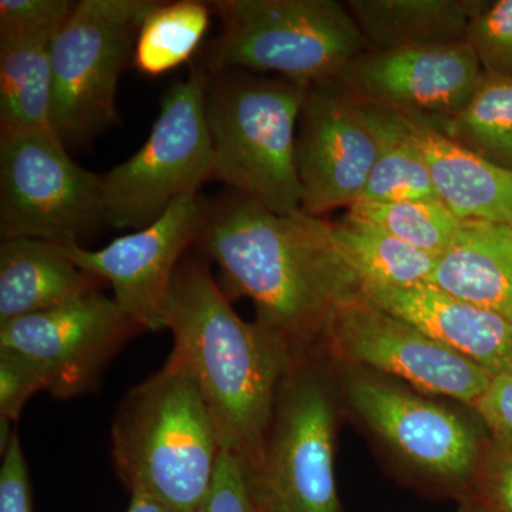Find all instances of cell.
<instances>
[{
	"instance_id": "836d02e7",
	"label": "cell",
	"mask_w": 512,
	"mask_h": 512,
	"mask_svg": "<svg viewBox=\"0 0 512 512\" xmlns=\"http://www.w3.org/2000/svg\"><path fill=\"white\" fill-rule=\"evenodd\" d=\"M127 512H173L164 507L163 504L151 500L146 495L133 494L131 495L130 505H128Z\"/></svg>"
},
{
	"instance_id": "e575fe53",
	"label": "cell",
	"mask_w": 512,
	"mask_h": 512,
	"mask_svg": "<svg viewBox=\"0 0 512 512\" xmlns=\"http://www.w3.org/2000/svg\"><path fill=\"white\" fill-rule=\"evenodd\" d=\"M457 512H501L497 508L491 507L490 504L484 503L480 498L471 497L464 498L460 501V507Z\"/></svg>"
},
{
	"instance_id": "3957f363",
	"label": "cell",
	"mask_w": 512,
	"mask_h": 512,
	"mask_svg": "<svg viewBox=\"0 0 512 512\" xmlns=\"http://www.w3.org/2000/svg\"><path fill=\"white\" fill-rule=\"evenodd\" d=\"M111 460L130 494L197 512L214 478L220 439L190 372L173 356L131 387L111 423Z\"/></svg>"
},
{
	"instance_id": "30bf717a",
	"label": "cell",
	"mask_w": 512,
	"mask_h": 512,
	"mask_svg": "<svg viewBox=\"0 0 512 512\" xmlns=\"http://www.w3.org/2000/svg\"><path fill=\"white\" fill-rule=\"evenodd\" d=\"M107 224L103 175L74 163L55 131L0 134V235L57 244Z\"/></svg>"
},
{
	"instance_id": "484cf974",
	"label": "cell",
	"mask_w": 512,
	"mask_h": 512,
	"mask_svg": "<svg viewBox=\"0 0 512 512\" xmlns=\"http://www.w3.org/2000/svg\"><path fill=\"white\" fill-rule=\"evenodd\" d=\"M346 217L372 225L412 247L439 256L466 222L456 217L439 198L403 201H357Z\"/></svg>"
},
{
	"instance_id": "ac0fdd59",
	"label": "cell",
	"mask_w": 512,
	"mask_h": 512,
	"mask_svg": "<svg viewBox=\"0 0 512 512\" xmlns=\"http://www.w3.org/2000/svg\"><path fill=\"white\" fill-rule=\"evenodd\" d=\"M103 279L74 264L62 244L35 238L0 245V323L101 292Z\"/></svg>"
},
{
	"instance_id": "2e32d148",
	"label": "cell",
	"mask_w": 512,
	"mask_h": 512,
	"mask_svg": "<svg viewBox=\"0 0 512 512\" xmlns=\"http://www.w3.org/2000/svg\"><path fill=\"white\" fill-rule=\"evenodd\" d=\"M362 293L379 308L412 323L491 376L512 373V322L498 313L430 284L410 288L362 284Z\"/></svg>"
},
{
	"instance_id": "f546056e",
	"label": "cell",
	"mask_w": 512,
	"mask_h": 512,
	"mask_svg": "<svg viewBox=\"0 0 512 512\" xmlns=\"http://www.w3.org/2000/svg\"><path fill=\"white\" fill-rule=\"evenodd\" d=\"M197 512H258L244 464L221 450L208 493Z\"/></svg>"
},
{
	"instance_id": "4fadbf2b",
	"label": "cell",
	"mask_w": 512,
	"mask_h": 512,
	"mask_svg": "<svg viewBox=\"0 0 512 512\" xmlns=\"http://www.w3.org/2000/svg\"><path fill=\"white\" fill-rule=\"evenodd\" d=\"M467 40L446 45L367 50L336 77L362 106L424 123L450 119L483 76Z\"/></svg>"
},
{
	"instance_id": "9a60e30c",
	"label": "cell",
	"mask_w": 512,
	"mask_h": 512,
	"mask_svg": "<svg viewBox=\"0 0 512 512\" xmlns=\"http://www.w3.org/2000/svg\"><path fill=\"white\" fill-rule=\"evenodd\" d=\"M205 205L198 194L173 202L153 224L89 251L63 245L74 264L110 284L114 301L144 330L167 329L165 308L175 271L197 242Z\"/></svg>"
},
{
	"instance_id": "7a4b0ae2",
	"label": "cell",
	"mask_w": 512,
	"mask_h": 512,
	"mask_svg": "<svg viewBox=\"0 0 512 512\" xmlns=\"http://www.w3.org/2000/svg\"><path fill=\"white\" fill-rule=\"evenodd\" d=\"M171 356L190 372L210 410L222 450L252 477L264 458L276 392L296 350L278 333L232 309L202 256L185 254L168 293Z\"/></svg>"
},
{
	"instance_id": "cb8c5ba5",
	"label": "cell",
	"mask_w": 512,
	"mask_h": 512,
	"mask_svg": "<svg viewBox=\"0 0 512 512\" xmlns=\"http://www.w3.org/2000/svg\"><path fill=\"white\" fill-rule=\"evenodd\" d=\"M454 143L512 171V77L483 73L466 106L427 123Z\"/></svg>"
},
{
	"instance_id": "1f68e13d",
	"label": "cell",
	"mask_w": 512,
	"mask_h": 512,
	"mask_svg": "<svg viewBox=\"0 0 512 512\" xmlns=\"http://www.w3.org/2000/svg\"><path fill=\"white\" fill-rule=\"evenodd\" d=\"M474 410L488 433L512 439V373L494 376Z\"/></svg>"
},
{
	"instance_id": "ba28073f",
	"label": "cell",
	"mask_w": 512,
	"mask_h": 512,
	"mask_svg": "<svg viewBox=\"0 0 512 512\" xmlns=\"http://www.w3.org/2000/svg\"><path fill=\"white\" fill-rule=\"evenodd\" d=\"M157 0H79L52 53V127L64 146H82L119 121L120 74Z\"/></svg>"
},
{
	"instance_id": "5bb4252c",
	"label": "cell",
	"mask_w": 512,
	"mask_h": 512,
	"mask_svg": "<svg viewBox=\"0 0 512 512\" xmlns=\"http://www.w3.org/2000/svg\"><path fill=\"white\" fill-rule=\"evenodd\" d=\"M377 154L366 110L338 82L306 90L295 141L302 211L322 217L360 200Z\"/></svg>"
},
{
	"instance_id": "7402d4cb",
	"label": "cell",
	"mask_w": 512,
	"mask_h": 512,
	"mask_svg": "<svg viewBox=\"0 0 512 512\" xmlns=\"http://www.w3.org/2000/svg\"><path fill=\"white\" fill-rule=\"evenodd\" d=\"M332 237L362 284L396 288L427 284L437 261L436 255L348 217L332 224Z\"/></svg>"
},
{
	"instance_id": "e0dca14e",
	"label": "cell",
	"mask_w": 512,
	"mask_h": 512,
	"mask_svg": "<svg viewBox=\"0 0 512 512\" xmlns=\"http://www.w3.org/2000/svg\"><path fill=\"white\" fill-rule=\"evenodd\" d=\"M407 130L430 171L436 197L463 222L512 228V171L454 143L424 121Z\"/></svg>"
},
{
	"instance_id": "8fae6325",
	"label": "cell",
	"mask_w": 512,
	"mask_h": 512,
	"mask_svg": "<svg viewBox=\"0 0 512 512\" xmlns=\"http://www.w3.org/2000/svg\"><path fill=\"white\" fill-rule=\"evenodd\" d=\"M319 349L336 365L372 370L473 409L494 377L363 293L335 313Z\"/></svg>"
},
{
	"instance_id": "6da1fadb",
	"label": "cell",
	"mask_w": 512,
	"mask_h": 512,
	"mask_svg": "<svg viewBox=\"0 0 512 512\" xmlns=\"http://www.w3.org/2000/svg\"><path fill=\"white\" fill-rule=\"evenodd\" d=\"M204 205L195 244L220 268L229 301L251 299L255 322L293 348H319L335 313L362 295L332 222L302 210L278 215L234 190Z\"/></svg>"
},
{
	"instance_id": "83f0119b",
	"label": "cell",
	"mask_w": 512,
	"mask_h": 512,
	"mask_svg": "<svg viewBox=\"0 0 512 512\" xmlns=\"http://www.w3.org/2000/svg\"><path fill=\"white\" fill-rule=\"evenodd\" d=\"M46 389L39 363L18 350L0 348V419L18 421L26 403Z\"/></svg>"
},
{
	"instance_id": "8992f818",
	"label": "cell",
	"mask_w": 512,
	"mask_h": 512,
	"mask_svg": "<svg viewBox=\"0 0 512 512\" xmlns=\"http://www.w3.org/2000/svg\"><path fill=\"white\" fill-rule=\"evenodd\" d=\"M221 33L200 63L208 72L247 70L309 89L335 80L369 50L345 2L217 0Z\"/></svg>"
},
{
	"instance_id": "4dcf8cb0",
	"label": "cell",
	"mask_w": 512,
	"mask_h": 512,
	"mask_svg": "<svg viewBox=\"0 0 512 512\" xmlns=\"http://www.w3.org/2000/svg\"><path fill=\"white\" fill-rule=\"evenodd\" d=\"M0 512H33L29 467L18 431L13 433L0 467Z\"/></svg>"
},
{
	"instance_id": "5b68a950",
	"label": "cell",
	"mask_w": 512,
	"mask_h": 512,
	"mask_svg": "<svg viewBox=\"0 0 512 512\" xmlns=\"http://www.w3.org/2000/svg\"><path fill=\"white\" fill-rule=\"evenodd\" d=\"M332 366L343 412L355 417L407 480L440 497L461 501L473 495L488 430L392 377Z\"/></svg>"
},
{
	"instance_id": "7c38bea8",
	"label": "cell",
	"mask_w": 512,
	"mask_h": 512,
	"mask_svg": "<svg viewBox=\"0 0 512 512\" xmlns=\"http://www.w3.org/2000/svg\"><path fill=\"white\" fill-rule=\"evenodd\" d=\"M141 332L114 299L96 292L0 323V348L32 357L45 372L46 392L69 400L96 392L111 360Z\"/></svg>"
},
{
	"instance_id": "d4e9b609",
	"label": "cell",
	"mask_w": 512,
	"mask_h": 512,
	"mask_svg": "<svg viewBox=\"0 0 512 512\" xmlns=\"http://www.w3.org/2000/svg\"><path fill=\"white\" fill-rule=\"evenodd\" d=\"M210 3L156 2L147 13L134 46L133 63L146 76H161L190 62L210 28Z\"/></svg>"
},
{
	"instance_id": "d6986e66",
	"label": "cell",
	"mask_w": 512,
	"mask_h": 512,
	"mask_svg": "<svg viewBox=\"0 0 512 512\" xmlns=\"http://www.w3.org/2000/svg\"><path fill=\"white\" fill-rule=\"evenodd\" d=\"M66 20L0 26V134L55 131L52 53Z\"/></svg>"
},
{
	"instance_id": "ffe728a7",
	"label": "cell",
	"mask_w": 512,
	"mask_h": 512,
	"mask_svg": "<svg viewBox=\"0 0 512 512\" xmlns=\"http://www.w3.org/2000/svg\"><path fill=\"white\" fill-rule=\"evenodd\" d=\"M512 322V237L508 227L466 222L437 256L429 282Z\"/></svg>"
},
{
	"instance_id": "52a82bcc",
	"label": "cell",
	"mask_w": 512,
	"mask_h": 512,
	"mask_svg": "<svg viewBox=\"0 0 512 512\" xmlns=\"http://www.w3.org/2000/svg\"><path fill=\"white\" fill-rule=\"evenodd\" d=\"M342 412L328 357L296 350L276 392L261 467L248 478L256 511L345 512L335 473Z\"/></svg>"
},
{
	"instance_id": "d6a6232c",
	"label": "cell",
	"mask_w": 512,
	"mask_h": 512,
	"mask_svg": "<svg viewBox=\"0 0 512 512\" xmlns=\"http://www.w3.org/2000/svg\"><path fill=\"white\" fill-rule=\"evenodd\" d=\"M73 0H0V26L69 18Z\"/></svg>"
},
{
	"instance_id": "f1b7e54d",
	"label": "cell",
	"mask_w": 512,
	"mask_h": 512,
	"mask_svg": "<svg viewBox=\"0 0 512 512\" xmlns=\"http://www.w3.org/2000/svg\"><path fill=\"white\" fill-rule=\"evenodd\" d=\"M488 434L490 437L473 495L498 511L512 512V439L501 434Z\"/></svg>"
},
{
	"instance_id": "277c9868",
	"label": "cell",
	"mask_w": 512,
	"mask_h": 512,
	"mask_svg": "<svg viewBox=\"0 0 512 512\" xmlns=\"http://www.w3.org/2000/svg\"><path fill=\"white\" fill-rule=\"evenodd\" d=\"M208 73L205 119L212 146L211 180L275 214L301 211L295 141L308 89L247 70Z\"/></svg>"
},
{
	"instance_id": "603a6c76",
	"label": "cell",
	"mask_w": 512,
	"mask_h": 512,
	"mask_svg": "<svg viewBox=\"0 0 512 512\" xmlns=\"http://www.w3.org/2000/svg\"><path fill=\"white\" fill-rule=\"evenodd\" d=\"M365 110L375 133L377 154L359 201L437 198L426 160L410 136L403 117L370 107Z\"/></svg>"
},
{
	"instance_id": "9c48e42d",
	"label": "cell",
	"mask_w": 512,
	"mask_h": 512,
	"mask_svg": "<svg viewBox=\"0 0 512 512\" xmlns=\"http://www.w3.org/2000/svg\"><path fill=\"white\" fill-rule=\"evenodd\" d=\"M210 73L194 64L161 100L153 130L134 156L103 175L107 224L143 229L173 202L211 180L212 146L205 119Z\"/></svg>"
},
{
	"instance_id": "44dd1931",
	"label": "cell",
	"mask_w": 512,
	"mask_h": 512,
	"mask_svg": "<svg viewBox=\"0 0 512 512\" xmlns=\"http://www.w3.org/2000/svg\"><path fill=\"white\" fill-rule=\"evenodd\" d=\"M481 0H348L369 50L446 45L467 40Z\"/></svg>"
},
{
	"instance_id": "4316f807",
	"label": "cell",
	"mask_w": 512,
	"mask_h": 512,
	"mask_svg": "<svg viewBox=\"0 0 512 512\" xmlns=\"http://www.w3.org/2000/svg\"><path fill=\"white\" fill-rule=\"evenodd\" d=\"M467 42L484 73L512 77V0L488 2L471 20Z\"/></svg>"
},
{
	"instance_id": "d590c367",
	"label": "cell",
	"mask_w": 512,
	"mask_h": 512,
	"mask_svg": "<svg viewBox=\"0 0 512 512\" xmlns=\"http://www.w3.org/2000/svg\"><path fill=\"white\" fill-rule=\"evenodd\" d=\"M508 231H510L511 237H512V228L508 227Z\"/></svg>"
}]
</instances>
